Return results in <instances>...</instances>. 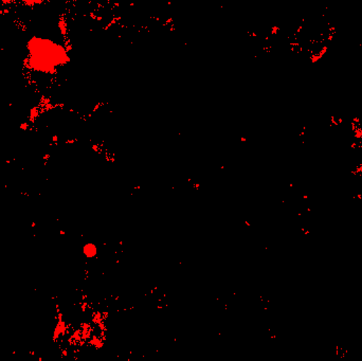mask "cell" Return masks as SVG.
I'll return each instance as SVG.
<instances>
[{
  "mask_svg": "<svg viewBox=\"0 0 362 361\" xmlns=\"http://www.w3.org/2000/svg\"><path fill=\"white\" fill-rule=\"evenodd\" d=\"M30 63L38 71L50 72L59 65V47L46 38L33 37L28 44Z\"/></svg>",
  "mask_w": 362,
  "mask_h": 361,
  "instance_id": "obj_1",
  "label": "cell"
}]
</instances>
